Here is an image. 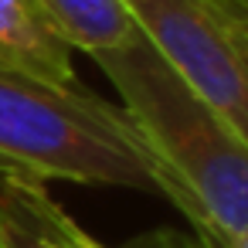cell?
<instances>
[{
  "mask_svg": "<svg viewBox=\"0 0 248 248\" xmlns=\"http://www.w3.org/2000/svg\"><path fill=\"white\" fill-rule=\"evenodd\" d=\"M143 140L163 197L197 228L204 248L248 231V143L197 95L136 31L126 45L92 55Z\"/></svg>",
  "mask_w": 248,
  "mask_h": 248,
  "instance_id": "1",
  "label": "cell"
},
{
  "mask_svg": "<svg viewBox=\"0 0 248 248\" xmlns=\"http://www.w3.org/2000/svg\"><path fill=\"white\" fill-rule=\"evenodd\" d=\"M106 184L160 194L153 160L126 112L78 82L0 62V184Z\"/></svg>",
  "mask_w": 248,
  "mask_h": 248,
  "instance_id": "2",
  "label": "cell"
},
{
  "mask_svg": "<svg viewBox=\"0 0 248 248\" xmlns=\"http://www.w3.org/2000/svg\"><path fill=\"white\" fill-rule=\"evenodd\" d=\"M136 31L248 143V51L217 0H123Z\"/></svg>",
  "mask_w": 248,
  "mask_h": 248,
  "instance_id": "3",
  "label": "cell"
},
{
  "mask_svg": "<svg viewBox=\"0 0 248 248\" xmlns=\"http://www.w3.org/2000/svg\"><path fill=\"white\" fill-rule=\"evenodd\" d=\"M0 62L55 82H75L72 45L55 31L38 0H0Z\"/></svg>",
  "mask_w": 248,
  "mask_h": 248,
  "instance_id": "4",
  "label": "cell"
},
{
  "mask_svg": "<svg viewBox=\"0 0 248 248\" xmlns=\"http://www.w3.org/2000/svg\"><path fill=\"white\" fill-rule=\"evenodd\" d=\"M38 7L72 45V51L102 55L136 34V24L123 0H38Z\"/></svg>",
  "mask_w": 248,
  "mask_h": 248,
  "instance_id": "5",
  "label": "cell"
},
{
  "mask_svg": "<svg viewBox=\"0 0 248 248\" xmlns=\"http://www.w3.org/2000/svg\"><path fill=\"white\" fill-rule=\"evenodd\" d=\"M45 184H0V248H68L45 214Z\"/></svg>",
  "mask_w": 248,
  "mask_h": 248,
  "instance_id": "6",
  "label": "cell"
},
{
  "mask_svg": "<svg viewBox=\"0 0 248 248\" xmlns=\"http://www.w3.org/2000/svg\"><path fill=\"white\" fill-rule=\"evenodd\" d=\"M45 214H48L51 228L58 231V238H62L68 248H109V245H102L99 238H92L85 228H78V224H75V217H72L62 204H55V201H51V194L45 197Z\"/></svg>",
  "mask_w": 248,
  "mask_h": 248,
  "instance_id": "7",
  "label": "cell"
},
{
  "mask_svg": "<svg viewBox=\"0 0 248 248\" xmlns=\"http://www.w3.org/2000/svg\"><path fill=\"white\" fill-rule=\"evenodd\" d=\"M217 7H221V14L228 17L234 38H238V41L245 45V51H248V0H217Z\"/></svg>",
  "mask_w": 248,
  "mask_h": 248,
  "instance_id": "8",
  "label": "cell"
},
{
  "mask_svg": "<svg viewBox=\"0 0 248 248\" xmlns=\"http://www.w3.org/2000/svg\"><path fill=\"white\" fill-rule=\"evenodd\" d=\"M221 248H248V231H245V234H238V238H231V241H224Z\"/></svg>",
  "mask_w": 248,
  "mask_h": 248,
  "instance_id": "9",
  "label": "cell"
}]
</instances>
